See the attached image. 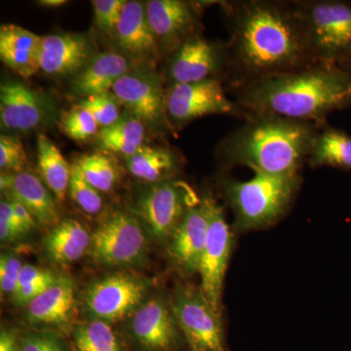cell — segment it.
Wrapping results in <instances>:
<instances>
[{
	"mask_svg": "<svg viewBox=\"0 0 351 351\" xmlns=\"http://www.w3.org/2000/svg\"><path fill=\"white\" fill-rule=\"evenodd\" d=\"M228 69L234 88L317 64L294 1L247 0L228 5Z\"/></svg>",
	"mask_w": 351,
	"mask_h": 351,
	"instance_id": "1",
	"label": "cell"
},
{
	"mask_svg": "<svg viewBox=\"0 0 351 351\" xmlns=\"http://www.w3.org/2000/svg\"><path fill=\"white\" fill-rule=\"evenodd\" d=\"M235 103L250 114H274L325 126L328 115L351 105V73L317 63L235 88Z\"/></svg>",
	"mask_w": 351,
	"mask_h": 351,
	"instance_id": "2",
	"label": "cell"
},
{
	"mask_svg": "<svg viewBox=\"0 0 351 351\" xmlns=\"http://www.w3.org/2000/svg\"><path fill=\"white\" fill-rule=\"evenodd\" d=\"M221 145L230 164L254 173L299 174L322 127L274 114H250Z\"/></svg>",
	"mask_w": 351,
	"mask_h": 351,
	"instance_id": "3",
	"label": "cell"
},
{
	"mask_svg": "<svg viewBox=\"0 0 351 351\" xmlns=\"http://www.w3.org/2000/svg\"><path fill=\"white\" fill-rule=\"evenodd\" d=\"M301 184L299 174L263 173H255L249 181L226 182V199L234 212L237 230H257L274 225L286 213Z\"/></svg>",
	"mask_w": 351,
	"mask_h": 351,
	"instance_id": "4",
	"label": "cell"
},
{
	"mask_svg": "<svg viewBox=\"0 0 351 351\" xmlns=\"http://www.w3.org/2000/svg\"><path fill=\"white\" fill-rule=\"evenodd\" d=\"M309 48L318 63L343 64L351 59V1H294Z\"/></svg>",
	"mask_w": 351,
	"mask_h": 351,
	"instance_id": "5",
	"label": "cell"
},
{
	"mask_svg": "<svg viewBox=\"0 0 351 351\" xmlns=\"http://www.w3.org/2000/svg\"><path fill=\"white\" fill-rule=\"evenodd\" d=\"M147 240L137 219L119 212L108 217L92 233L89 254L108 267H131L145 260Z\"/></svg>",
	"mask_w": 351,
	"mask_h": 351,
	"instance_id": "6",
	"label": "cell"
},
{
	"mask_svg": "<svg viewBox=\"0 0 351 351\" xmlns=\"http://www.w3.org/2000/svg\"><path fill=\"white\" fill-rule=\"evenodd\" d=\"M206 206L209 228L198 274L200 291L212 308L221 315L223 280L232 252L233 234L221 206L212 196L202 197Z\"/></svg>",
	"mask_w": 351,
	"mask_h": 351,
	"instance_id": "7",
	"label": "cell"
},
{
	"mask_svg": "<svg viewBox=\"0 0 351 351\" xmlns=\"http://www.w3.org/2000/svg\"><path fill=\"white\" fill-rule=\"evenodd\" d=\"M149 281L129 274H114L91 284L84 295V306L91 319L117 322L144 304Z\"/></svg>",
	"mask_w": 351,
	"mask_h": 351,
	"instance_id": "8",
	"label": "cell"
},
{
	"mask_svg": "<svg viewBox=\"0 0 351 351\" xmlns=\"http://www.w3.org/2000/svg\"><path fill=\"white\" fill-rule=\"evenodd\" d=\"M168 117L178 125H184L205 115L232 114L247 119L235 101L226 96L219 78L186 84L172 85L166 93Z\"/></svg>",
	"mask_w": 351,
	"mask_h": 351,
	"instance_id": "9",
	"label": "cell"
},
{
	"mask_svg": "<svg viewBox=\"0 0 351 351\" xmlns=\"http://www.w3.org/2000/svg\"><path fill=\"white\" fill-rule=\"evenodd\" d=\"M172 311L195 351H225L221 315L212 308L200 290H178Z\"/></svg>",
	"mask_w": 351,
	"mask_h": 351,
	"instance_id": "10",
	"label": "cell"
},
{
	"mask_svg": "<svg viewBox=\"0 0 351 351\" xmlns=\"http://www.w3.org/2000/svg\"><path fill=\"white\" fill-rule=\"evenodd\" d=\"M199 200L184 182L170 179L152 186L141 198L138 209L154 237L165 240L189 208Z\"/></svg>",
	"mask_w": 351,
	"mask_h": 351,
	"instance_id": "11",
	"label": "cell"
},
{
	"mask_svg": "<svg viewBox=\"0 0 351 351\" xmlns=\"http://www.w3.org/2000/svg\"><path fill=\"white\" fill-rule=\"evenodd\" d=\"M226 69H228L226 45L208 40L196 34L172 53L169 77L172 85L199 82L219 78V73Z\"/></svg>",
	"mask_w": 351,
	"mask_h": 351,
	"instance_id": "12",
	"label": "cell"
},
{
	"mask_svg": "<svg viewBox=\"0 0 351 351\" xmlns=\"http://www.w3.org/2000/svg\"><path fill=\"white\" fill-rule=\"evenodd\" d=\"M112 92L132 114L147 125L161 126L167 121L166 93L156 75L128 71L115 82Z\"/></svg>",
	"mask_w": 351,
	"mask_h": 351,
	"instance_id": "13",
	"label": "cell"
},
{
	"mask_svg": "<svg viewBox=\"0 0 351 351\" xmlns=\"http://www.w3.org/2000/svg\"><path fill=\"white\" fill-rule=\"evenodd\" d=\"M47 97L18 82L0 85V123L9 131L29 132L43 125L51 117Z\"/></svg>",
	"mask_w": 351,
	"mask_h": 351,
	"instance_id": "14",
	"label": "cell"
},
{
	"mask_svg": "<svg viewBox=\"0 0 351 351\" xmlns=\"http://www.w3.org/2000/svg\"><path fill=\"white\" fill-rule=\"evenodd\" d=\"M147 21L160 46L173 53L197 34L198 11L182 0H151L145 4Z\"/></svg>",
	"mask_w": 351,
	"mask_h": 351,
	"instance_id": "15",
	"label": "cell"
},
{
	"mask_svg": "<svg viewBox=\"0 0 351 351\" xmlns=\"http://www.w3.org/2000/svg\"><path fill=\"white\" fill-rule=\"evenodd\" d=\"M208 228L206 206L201 198L199 202L189 208L170 237V257L184 274L191 276L198 272Z\"/></svg>",
	"mask_w": 351,
	"mask_h": 351,
	"instance_id": "16",
	"label": "cell"
},
{
	"mask_svg": "<svg viewBox=\"0 0 351 351\" xmlns=\"http://www.w3.org/2000/svg\"><path fill=\"white\" fill-rule=\"evenodd\" d=\"M0 189L7 199L27 208L38 225L55 226L60 223L56 202L49 189L32 173H4L0 177Z\"/></svg>",
	"mask_w": 351,
	"mask_h": 351,
	"instance_id": "17",
	"label": "cell"
},
{
	"mask_svg": "<svg viewBox=\"0 0 351 351\" xmlns=\"http://www.w3.org/2000/svg\"><path fill=\"white\" fill-rule=\"evenodd\" d=\"M177 319L172 309L154 298L144 302L131 318L132 335L141 346L152 350H167L177 339Z\"/></svg>",
	"mask_w": 351,
	"mask_h": 351,
	"instance_id": "18",
	"label": "cell"
},
{
	"mask_svg": "<svg viewBox=\"0 0 351 351\" xmlns=\"http://www.w3.org/2000/svg\"><path fill=\"white\" fill-rule=\"evenodd\" d=\"M90 53L89 43L82 34L43 36L40 71L55 76L77 75L91 60Z\"/></svg>",
	"mask_w": 351,
	"mask_h": 351,
	"instance_id": "19",
	"label": "cell"
},
{
	"mask_svg": "<svg viewBox=\"0 0 351 351\" xmlns=\"http://www.w3.org/2000/svg\"><path fill=\"white\" fill-rule=\"evenodd\" d=\"M75 309V284L69 276L55 282L27 306L25 317L34 324L64 328L73 320Z\"/></svg>",
	"mask_w": 351,
	"mask_h": 351,
	"instance_id": "20",
	"label": "cell"
},
{
	"mask_svg": "<svg viewBox=\"0 0 351 351\" xmlns=\"http://www.w3.org/2000/svg\"><path fill=\"white\" fill-rule=\"evenodd\" d=\"M43 36L20 25H2L0 27V58L2 63L24 78L40 71Z\"/></svg>",
	"mask_w": 351,
	"mask_h": 351,
	"instance_id": "21",
	"label": "cell"
},
{
	"mask_svg": "<svg viewBox=\"0 0 351 351\" xmlns=\"http://www.w3.org/2000/svg\"><path fill=\"white\" fill-rule=\"evenodd\" d=\"M114 34L119 47L136 59L156 57L160 50L142 2L126 1Z\"/></svg>",
	"mask_w": 351,
	"mask_h": 351,
	"instance_id": "22",
	"label": "cell"
},
{
	"mask_svg": "<svg viewBox=\"0 0 351 351\" xmlns=\"http://www.w3.org/2000/svg\"><path fill=\"white\" fill-rule=\"evenodd\" d=\"M131 64L123 55L104 52L90 60L73 82L75 93L86 98L92 95L108 93L115 82L130 71Z\"/></svg>",
	"mask_w": 351,
	"mask_h": 351,
	"instance_id": "23",
	"label": "cell"
},
{
	"mask_svg": "<svg viewBox=\"0 0 351 351\" xmlns=\"http://www.w3.org/2000/svg\"><path fill=\"white\" fill-rule=\"evenodd\" d=\"M92 234L75 219H64L44 239V249L48 258L57 265L75 262L88 253Z\"/></svg>",
	"mask_w": 351,
	"mask_h": 351,
	"instance_id": "24",
	"label": "cell"
},
{
	"mask_svg": "<svg viewBox=\"0 0 351 351\" xmlns=\"http://www.w3.org/2000/svg\"><path fill=\"white\" fill-rule=\"evenodd\" d=\"M307 162L313 167L330 166L351 170V136L345 131L323 126L311 147Z\"/></svg>",
	"mask_w": 351,
	"mask_h": 351,
	"instance_id": "25",
	"label": "cell"
},
{
	"mask_svg": "<svg viewBox=\"0 0 351 351\" xmlns=\"http://www.w3.org/2000/svg\"><path fill=\"white\" fill-rule=\"evenodd\" d=\"M145 137L144 122L134 114H124L112 125L101 128L97 140L104 151L128 158L145 145Z\"/></svg>",
	"mask_w": 351,
	"mask_h": 351,
	"instance_id": "26",
	"label": "cell"
},
{
	"mask_svg": "<svg viewBox=\"0 0 351 351\" xmlns=\"http://www.w3.org/2000/svg\"><path fill=\"white\" fill-rule=\"evenodd\" d=\"M38 160L41 177L58 200L64 201L69 193L71 165L56 145L44 134L38 138Z\"/></svg>",
	"mask_w": 351,
	"mask_h": 351,
	"instance_id": "27",
	"label": "cell"
},
{
	"mask_svg": "<svg viewBox=\"0 0 351 351\" xmlns=\"http://www.w3.org/2000/svg\"><path fill=\"white\" fill-rule=\"evenodd\" d=\"M126 165L134 177L142 181L159 182L170 180L178 169V159L168 149L143 145L137 154L127 158Z\"/></svg>",
	"mask_w": 351,
	"mask_h": 351,
	"instance_id": "28",
	"label": "cell"
},
{
	"mask_svg": "<svg viewBox=\"0 0 351 351\" xmlns=\"http://www.w3.org/2000/svg\"><path fill=\"white\" fill-rule=\"evenodd\" d=\"M77 351H121L112 327L103 320L91 319L73 332Z\"/></svg>",
	"mask_w": 351,
	"mask_h": 351,
	"instance_id": "29",
	"label": "cell"
},
{
	"mask_svg": "<svg viewBox=\"0 0 351 351\" xmlns=\"http://www.w3.org/2000/svg\"><path fill=\"white\" fill-rule=\"evenodd\" d=\"M78 167L86 181L100 193H108L119 181V171L112 159L101 154H87L78 159Z\"/></svg>",
	"mask_w": 351,
	"mask_h": 351,
	"instance_id": "30",
	"label": "cell"
},
{
	"mask_svg": "<svg viewBox=\"0 0 351 351\" xmlns=\"http://www.w3.org/2000/svg\"><path fill=\"white\" fill-rule=\"evenodd\" d=\"M69 193L71 199L88 214H98L103 209L100 191L86 181L76 163L71 165Z\"/></svg>",
	"mask_w": 351,
	"mask_h": 351,
	"instance_id": "31",
	"label": "cell"
},
{
	"mask_svg": "<svg viewBox=\"0 0 351 351\" xmlns=\"http://www.w3.org/2000/svg\"><path fill=\"white\" fill-rule=\"evenodd\" d=\"M120 101L112 92L108 93L92 95L83 99L80 106L86 108L93 115L97 123L101 128L110 126L119 119Z\"/></svg>",
	"mask_w": 351,
	"mask_h": 351,
	"instance_id": "32",
	"label": "cell"
},
{
	"mask_svg": "<svg viewBox=\"0 0 351 351\" xmlns=\"http://www.w3.org/2000/svg\"><path fill=\"white\" fill-rule=\"evenodd\" d=\"M99 124L86 108L77 105L71 108L63 119L64 133L75 141L90 140L99 134Z\"/></svg>",
	"mask_w": 351,
	"mask_h": 351,
	"instance_id": "33",
	"label": "cell"
},
{
	"mask_svg": "<svg viewBox=\"0 0 351 351\" xmlns=\"http://www.w3.org/2000/svg\"><path fill=\"white\" fill-rule=\"evenodd\" d=\"M27 164V152L20 138L13 136L1 135L0 137V168L9 173L24 171Z\"/></svg>",
	"mask_w": 351,
	"mask_h": 351,
	"instance_id": "34",
	"label": "cell"
},
{
	"mask_svg": "<svg viewBox=\"0 0 351 351\" xmlns=\"http://www.w3.org/2000/svg\"><path fill=\"white\" fill-rule=\"evenodd\" d=\"M125 3L124 0H94L92 4L97 27L107 34H114Z\"/></svg>",
	"mask_w": 351,
	"mask_h": 351,
	"instance_id": "35",
	"label": "cell"
},
{
	"mask_svg": "<svg viewBox=\"0 0 351 351\" xmlns=\"http://www.w3.org/2000/svg\"><path fill=\"white\" fill-rule=\"evenodd\" d=\"M27 234L16 216L10 200L0 202V239L4 243L16 241Z\"/></svg>",
	"mask_w": 351,
	"mask_h": 351,
	"instance_id": "36",
	"label": "cell"
},
{
	"mask_svg": "<svg viewBox=\"0 0 351 351\" xmlns=\"http://www.w3.org/2000/svg\"><path fill=\"white\" fill-rule=\"evenodd\" d=\"M20 351H66L59 336L49 332H29L23 337Z\"/></svg>",
	"mask_w": 351,
	"mask_h": 351,
	"instance_id": "37",
	"label": "cell"
},
{
	"mask_svg": "<svg viewBox=\"0 0 351 351\" xmlns=\"http://www.w3.org/2000/svg\"><path fill=\"white\" fill-rule=\"evenodd\" d=\"M24 263L12 255H2L0 258V289L2 294L12 295L17 289L18 279Z\"/></svg>",
	"mask_w": 351,
	"mask_h": 351,
	"instance_id": "38",
	"label": "cell"
},
{
	"mask_svg": "<svg viewBox=\"0 0 351 351\" xmlns=\"http://www.w3.org/2000/svg\"><path fill=\"white\" fill-rule=\"evenodd\" d=\"M57 277L55 274H53L52 276L44 278L43 280L36 281V282L17 289L12 295L13 302L17 304L18 306H29L32 301H34L36 298L43 294L46 289L55 282Z\"/></svg>",
	"mask_w": 351,
	"mask_h": 351,
	"instance_id": "39",
	"label": "cell"
},
{
	"mask_svg": "<svg viewBox=\"0 0 351 351\" xmlns=\"http://www.w3.org/2000/svg\"><path fill=\"white\" fill-rule=\"evenodd\" d=\"M53 274H54L53 272L40 269V267H36V265H24L22 270H21L19 279H18L17 289L36 282V281L43 280L44 278L52 276Z\"/></svg>",
	"mask_w": 351,
	"mask_h": 351,
	"instance_id": "40",
	"label": "cell"
},
{
	"mask_svg": "<svg viewBox=\"0 0 351 351\" xmlns=\"http://www.w3.org/2000/svg\"><path fill=\"white\" fill-rule=\"evenodd\" d=\"M9 200V199H8ZM13 205L14 211H15L16 216L25 230V232H31L34 228L38 226V223H36V219L32 217L27 208L21 205L20 203L15 202V201L10 200Z\"/></svg>",
	"mask_w": 351,
	"mask_h": 351,
	"instance_id": "41",
	"label": "cell"
},
{
	"mask_svg": "<svg viewBox=\"0 0 351 351\" xmlns=\"http://www.w3.org/2000/svg\"><path fill=\"white\" fill-rule=\"evenodd\" d=\"M0 351H20L17 334L13 329H2L0 334Z\"/></svg>",
	"mask_w": 351,
	"mask_h": 351,
	"instance_id": "42",
	"label": "cell"
},
{
	"mask_svg": "<svg viewBox=\"0 0 351 351\" xmlns=\"http://www.w3.org/2000/svg\"><path fill=\"white\" fill-rule=\"evenodd\" d=\"M39 3L46 7H59L64 5L66 1L64 0H43V1H39Z\"/></svg>",
	"mask_w": 351,
	"mask_h": 351,
	"instance_id": "43",
	"label": "cell"
},
{
	"mask_svg": "<svg viewBox=\"0 0 351 351\" xmlns=\"http://www.w3.org/2000/svg\"><path fill=\"white\" fill-rule=\"evenodd\" d=\"M341 66H343V68L348 69V71H350L351 73V59L348 60V61L346 62V63L341 64Z\"/></svg>",
	"mask_w": 351,
	"mask_h": 351,
	"instance_id": "44",
	"label": "cell"
}]
</instances>
